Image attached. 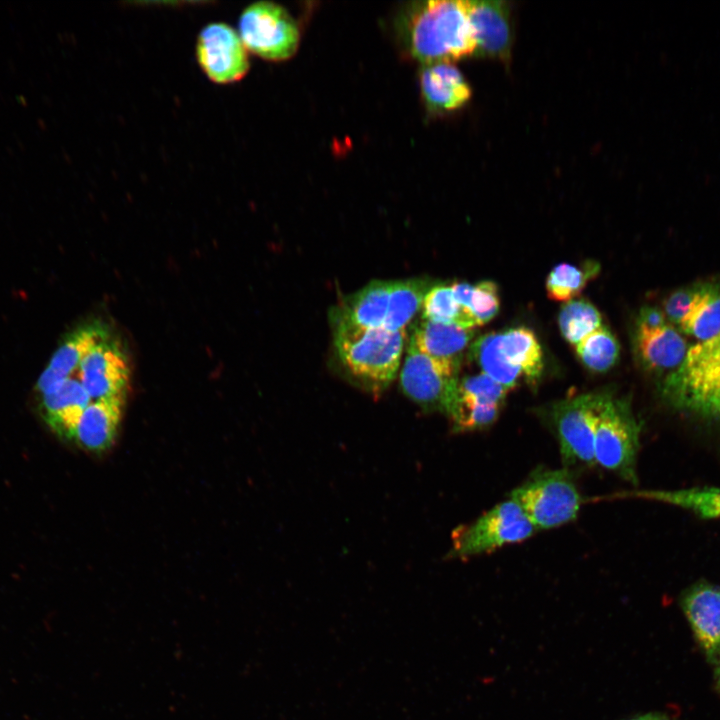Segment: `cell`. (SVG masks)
Returning <instances> with one entry per match:
<instances>
[{
	"label": "cell",
	"instance_id": "e575fe53",
	"mask_svg": "<svg viewBox=\"0 0 720 720\" xmlns=\"http://www.w3.org/2000/svg\"><path fill=\"white\" fill-rule=\"evenodd\" d=\"M632 720H664L663 718L656 716V715H645L636 719Z\"/></svg>",
	"mask_w": 720,
	"mask_h": 720
},
{
	"label": "cell",
	"instance_id": "d6986e66",
	"mask_svg": "<svg viewBox=\"0 0 720 720\" xmlns=\"http://www.w3.org/2000/svg\"><path fill=\"white\" fill-rule=\"evenodd\" d=\"M634 347L643 367L656 372L676 369L689 349L685 338L670 323L656 329L636 328Z\"/></svg>",
	"mask_w": 720,
	"mask_h": 720
},
{
	"label": "cell",
	"instance_id": "484cf974",
	"mask_svg": "<svg viewBox=\"0 0 720 720\" xmlns=\"http://www.w3.org/2000/svg\"><path fill=\"white\" fill-rule=\"evenodd\" d=\"M502 406L481 401L460 392L457 388L446 415L452 421L456 432L481 430L496 421Z\"/></svg>",
	"mask_w": 720,
	"mask_h": 720
},
{
	"label": "cell",
	"instance_id": "9a60e30c",
	"mask_svg": "<svg viewBox=\"0 0 720 720\" xmlns=\"http://www.w3.org/2000/svg\"><path fill=\"white\" fill-rule=\"evenodd\" d=\"M419 84L426 106L437 113L453 112L471 98V87L452 62L424 64Z\"/></svg>",
	"mask_w": 720,
	"mask_h": 720
},
{
	"label": "cell",
	"instance_id": "ba28073f",
	"mask_svg": "<svg viewBox=\"0 0 720 720\" xmlns=\"http://www.w3.org/2000/svg\"><path fill=\"white\" fill-rule=\"evenodd\" d=\"M239 36L251 53L269 61H282L297 51L300 32L295 19L281 5L258 1L240 14Z\"/></svg>",
	"mask_w": 720,
	"mask_h": 720
},
{
	"label": "cell",
	"instance_id": "2e32d148",
	"mask_svg": "<svg viewBox=\"0 0 720 720\" xmlns=\"http://www.w3.org/2000/svg\"><path fill=\"white\" fill-rule=\"evenodd\" d=\"M682 609L708 657L720 655V588L697 584L683 596Z\"/></svg>",
	"mask_w": 720,
	"mask_h": 720
},
{
	"label": "cell",
	"instance_id": "f1b7e54d",
	"mask_svg": "<svg viewBox=\"0 0 720 720\" xmlns=\"http://www.w3.org/2000/svg\"><path fill=\"white\" fill-rule=\"evenodd\" d=\"M558 324L562 336L573 346L603 326L600 311L583 298L567 301L561 307Z\"/></svg>",
	"mask_w": 720,
	"mask_h": 720
},
{
	"label": "cell",
	"instance_id": "52a82bcc",
	"mask_svg": "<svg viewBox=\"0 0 720 720\" xmlns=\"http://www.w3.org/2000/svg\"><path fill=\"white\" fill-rule=\"evenodd\" d=\"M609 392L585 393L552 405L549 419L565 466H593L598 413Z\"/></svg>",
	"mask_w": 720,
	"mask_h": 720
},
{
	"label": "cell",
	"instance_id": "8fae6325",
	"mask_svg": "<svg viewBox=\"0 0 720 720\" xmlns=\"http://www.w3.org/2000/svg\"><path fill=\"white\" fill-rule=\"evenodd\" d=\"M78 379L92 401L128 392L130 367L118 339L109 334L83 358Z\"/></svg>",
	"mask_w": 720,
	"mask_h": 720
},
{
	"label": "cell",
	"instance_id": "7402d4cb",
	"mask_svg": "<svg viewBox=\"0 0 720 720\" xmlns=\"http://www.w3.org/2000/svg\"><path fill=\"white\" fill-rule=\"evenodd\" d=\"M502 348L509 361L531 385H536L544 369L541 345L535 333L526 327L510 328L501 332Z\"/></svg>",
	"mask_w": 720,
	"mask_h": 720
},
{
	"label": "cell",
	"instance_id": "4fadbf2b",
	"mask_svg": "<svg viewBox=\"0 0 720 720\" xmlns=\"http://www.w3.org/2000/svg\"><path fill=\"white\" fill-rule=\"evenodd\" d=\"M110 333L105 323L94 320L73 330L64 338L37 381L40 395L60 387L77 372L88 352Z\"/></svg>",
	"mask_w": 720,
	"mask_h": 720
},
{
	"label": "cell",
	"instance_id": "5b68a950",
	"mask_svg": "<svg viewBox=\"0 0 720 720\" xmlns=\"http://www.w3.org/2000/svg\"><path fill=\"white\" fill-rule=\"evenodd\" d=\"M640 431L629 401L608 393L596 421L595 464L635 483Z\"/></svg>",
	"mask_w": 720,
	"mask_h": 720
},
{
	"label": "cell",
	"instance_id": "6da1fadb",
	"mask_svg": "<svg viewBox=\"0 0 720 720\" xmlns=\"http://www.w3.org/2000/svg\"><path fill=\"white\" fill-rule=\"evenodd\" d=\"M404 32L410 54L424 64L453 62L475 52L467 1L415 3L406 15Z\"/></svg>",
	"mask_w": 720,
	"mask_h": 720
},
{
	"label": "cell",
	"instance_id": "d6a6232c",
	"mask_svg": "<svg viewBox=\"0 0 720 720\" xmlns=\"http://www.w3.org/2000/svg\"><path fill=\"white\" fill-rule=\"evenodd\" d=\"M703 282L692 283L672 291L663 301V309L667 321L679 326L690 305L699 293Z\"/></svg>",
	"mask_w": 720,
	"mask_h": 720
},
{
	"label": "cell",
	"instance_id": "277c9868",
	"mask_svg": "<svg viewBox=\"0 0 720 720\" xmlns=\"http://www.w3.org/2000/svg\"><path fill=\"white\" fill-rule=\"evenodd\" d=\"M536 530L551 529L573 521L582 504L581 495L568 468L542 469L511 491Z\"/></svg>",
	"mask_w": 720,
	"mask_h": 720
},
{
	"label": "cell",
	"instance_id": "ffe728a7",
	"mask_svg": "<svg viewBox=\"0 0 720 720\" xmlns=\"http://www.w3.org/2000/svg\"><path fill=\"white\" fill-rule=\"evenodd\" d=\"M391 281L374 280L354 293L336 317L367 329L384 327Z\"/></svg>",
	"mask_w": 720,
	"mask_h": 720
},
{
	"label": "cell",
	"instance_id": "4316f807",
	"mask_svg": "<svg viewBox=\"0 0 720 720\" xmlns=\"http://www.w3.org/2000/svg\"><path fill=\"white\" fill-rule=\"evenodd\" d=\"M631 496L677 505L706 518H720V489L693 488L673 491H637Z\"/></svg>",
	"mask_w": 720,
	"mask_h": 720
},
{
	"label": "cell",
	"instance_id": "5bb4252c",
	"mask_svg": "<svg viewBox=\"0 0 720 720\" xmlns=\"http://www.w3.org/2000/svg\"><path fill=\"white\" fill-rule=\"evenodd\" d=\"M127 394L92 401L82 413L72 442L88 452L109 450L117 437Z\"/></svg>",
	"mask_w": 720,
	"mask_h": 720
},
{
	"label": "cell",
	"instance_id": "7c38bea8",
	"mask_svg": "<svg viewBox=\"0 0 720 720\" xmlns=\"http://www.w3.org/2000/svg\"><path fill=\"white\" fill-rule=\"evenodd\" d=\"M474 55L509 63L513 45L511 7L506 1H467Z\"/></svg>",
	"mask_w": 720,
	"mask_h": 720
},
{
	"label": "cell",
	"instance_id": "44dd1931",
	"mask_svg": "<svg viewBox=\"0 0 720 720\" xmlns=\"http://www.w3.org/2000/svg\"><path fill=\"white\" fill-rule=\"evenodd\" d=\"M679 327L699 341L720 334V281L703 282Z\"/></svg>",
	"mask_w": 720,
	"mask_h": 720
},
{
	"label": "cell",
	"instance_id": "7a4b0ae2",
	"mask_svg": "<svg viewBox=\"0 0 720 720\" xmlns=\"http://www.w3.org/2000/svg\"><path fill=\"white\" fill-rule=\"evenodd\" d=\"M334 345L345 373L360 388L377 394L394 380L404 349L405 330L367 329L335 320Z\"/></svg>",
	"mask_w": 720,
	"mask_h": 720
},
{
	"label": "cell",
	"instance_id": "83f0119b",
	"mask_svg": "<svg viewBox=\"0 0 720 720\" xmlns=\"http://www.w3.org/2000/svg\"><path fill=\"white\" fill-rule=\"evenodd\" d=\"M421 311L423 319L469 329L478 326L473 314L458 304L448 284H433L424 297Z\"/></svg>",
	"mask_w": 720,
	"mask_h": 720
},
{
	"label": "cell",
	"instance_id": "603a6c76",
	"mask_svg": "<svg viewBox=\"0 0 720 720\" xmlns=\"http://www.w3.org/2000/svg\"><path fill=\"white\" fill-rule=\"evenodd\" d=\"M470 346L472 359L482 373L507 388L516 387L523 375L507 358L502 348L501 333H487L478 337Z\"/></svg>",
	"mask_w": 720,
	"mask_h": 720
},
{
	"label": "cell",
	"instance_id": "9c48e42d",
	"mask_svg": "<svg viewBox=\"0 0 720 720\" xmlns=\"http://www.w3.org/2000/svg\"><path fill=\"white\" fill-rule=\"evenodd\" d=\"M459 370L458 365L407 348L400 386L424 410L446 414L457 391Z\"/></svg>",
	"mask_w": 720,
	"mask_h": 720
},
{
	"label": "cell",
	"instance_id": "d4e9b609",
	"mask_svg": "<svg viewBox=\"0 0 720 720\" xmlns=\"http://www.w3.org/2000/svg\"><path fill=\"white\" fill-rule=\"evenodd\" d=\"M600 272V264L587 260L576 266L560 263L552 268L546 278V291L552 300L570 301L575 299Z\"/></svg>",
	"mask_w": 720,
	"mask_h": 720
},
{
	"label": "cell",
	"instance_id": "836d02e7",
	"mask_svg": "<svg viewBox=\"0 0 720 720\" xmlns=\"http://www.w3.org/2000/svg\"><path fill=\"white\" fill-rule=\"evenodd\" d=\"M668 323L662 309L655 306H644L639 312L636 328L656 329Z\"/></svg>",
	"mask_w": 720,
	"mask_h": 720
},
{
	"label": "cell",
	"instance_id": "3957f363",
	"mask_svg": "<svg viewBox=\"0 0 720 720\" xmlns=\"http://www.w3.org/2000/svg\"><path fill=\"white\" fill-rule=\"evenodd\" d=\"M660 392L678 410L720 420V334L691 346Z\"/></svg>",
	"mask_w": 720,
	"mask_h": 720
},
{
	"label": "cell",
	"instance_id": "cb8c5ba5",
	"mask_svg": "<svg viewBox=\"0 0 720 720\" xmlns=\"http://www.w3.org/2000/svg\"><path fill=\"white\" fill-rule=\"evenodd\" d=\"M433 284L426 279L391 281L384 328L403 331L421 309L424 297Z\"/></svg>",
	"mask_w": 720,
	"mask_h": 720
},
{
	"label": "cell",
	"instance_id": "d590c367",
	"mask_svg": "<svg viewBox=\"0 0 720 720\" xmlns=\"http://www.w3.org/2000/svg\"><path fill=\"white\" fill-rule=\"evenodd\" d=\"M716 662H717L716 676H717L718 684H719V686H720V655H719V657L717 658Z\"/></svg>",
	"mask_w": 720,
	"mask_h": 720
},
{
	"label": "cell",
	"instance_id": "1f68e13d",
	"mask_svg": "<svg viewBox=\"0 0 720 720\" xmlns=\"http://www.w3.org/2000/svg\"><path fill=\"white\" fill-rule=\"evenodd\" d=\"M458 390L492 404L503 405L508 389L484 373L459 379Z\"/></svg>",
	"mask_w": 720,
	"mask_h": 720
},
{
	"label": "cell",
	"instance_id": "ac0fdd59",
	"mask_svg": "<svg viewBox=\"0 0 720 720\" xmlns=\"http://www.w3.org/2000/svg\"><path fill=\"white\" fill-rule=\"evenodd\" d=\"M40 399V412L50 430L72 441L82 413L92 402L79 379H66L56 390L40 395Z\"/></svg>",
	"mask_w": 720,
	"mask_h": 720
},
{
	"label": "cell",
	"instance_id": "30bf717a",
	"mask_svg": "<svg viewBox=\"0 0 720 720\" xmlns=\"http://www.w3.org/2000/svg\"><path fill=\"white\" fill-rule=\"evenodd\" d=\"M195 52L201 70L216 84L238 82L249 71L247 49L239 33L227 23L205 25L197 36Z\"/></svg>",
	"mask_w": 720,
	"mask_h": 720
},
{
	"label": "cell",
	"instance_id": "8992f818",
	"mask_svg": "<svg viewBox=\"0 0 720 720\" xmlns=\"http://www.w3.org/2000/svg\"><path fill=\"white\" fill-rule=\"evenodd\" d=\"M536 531L520 506L508 499L455 530L448 558H467L522 542Z\"/></svg>",
	"mask_w": 720,
	"mask_h": 720
},
{
	"label": "cell",
	"instance_id": "4dcf8cb0",
	"mask_svg": "<svg viewBox=\"0 0 720 720\" xmlns=\"http://www.w3.org/2000/svg\"><path fill=\"white\" fill-rule=\"evenodd\" d=\"M500 308L498 286L494 281L484 280L473 285L469 310L478 326L491 321Z\"/></svg>",
	"mask_w": 720,
	"mask_h": 720
},
{
	"label": "cell",
	"instance_id": "e0dca14e",
	"mask_svg": "<svg viewBox=\"0 0 720 720\" xmlns=\"http://www.w3.org/2000/svg\"><path fill=\"white\" fill-rule=\"evenodd\" d=\"M473 335V329L422 318L413 328L408 348L460 366Z\"/></svg>",
	"mask_w": 720,
	"mask_h": 720
},
{
	"label": "cell",
	"instance_id": "f546056e",
	"mask_svg": "<svg viewBox=\"0 0 720 720\" xmlns=\"http://www.w3.org/2000/svg\"><path fill=\"white\" fill-rule=\"evenodd\" d=\"M575 350L583 365L596 373L610 370L620 355L619 342L605 326L588 335L575 346Z\"/></svg>",
	"mask_w": 720,
	"mask_h": 720
}]
</instances>
